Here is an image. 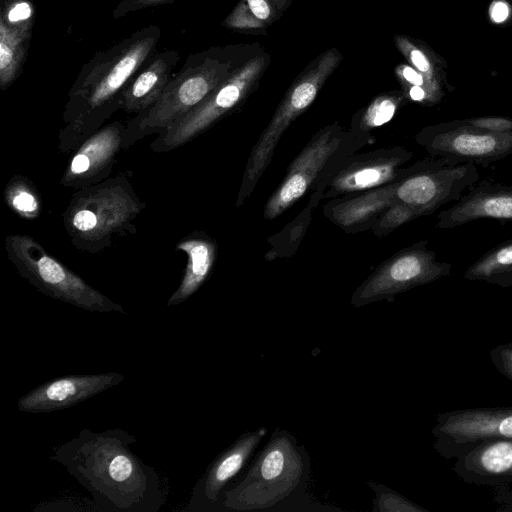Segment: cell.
Returning <instances> with one entry per match:
<instances>
[{"instance_id": "obj_29", "label": "cell", "mask_w": 512, "mask_h": 512, "mask_svg": "<svg viewBox=\"0 0 512 512\" xmlns=\"http://www.w3.org/2000/svg\"><path fill=\"white\" fill-rule=\"evenodd\" d=\"M35 7L31 0H1L0 22L12 28L33 30Z\"/></svg>"}, {"instance_id": "obj_16", "label": "cell", "mask_w": 512, "mask_h": 512, "mask_svg": "<svg viewBox=\"0 0 512 512\" xmlns=\"http://www.w3.org/2000/svg\"><path fill=\"white\" fill-rule=\"evenodd\" d=\"M124 375L109 372L92 375H67L32 389L17 402L26 413H48L69 408L120 384Z\"/></svg>"}, {"instance_id": "obj_14", "label": "cell", "mask_w": 512, "mask_h": 512, "mask_svg": "<svg viewBox=\"0 0 512 512\" xmlns=\"http://www.w3.org/2000/svg\"><path fill=\"white\" fill-rule=\"evenodd\" d=\"M326 81L325 75L316 69L309 70L287 92L270 122L252 147L236 204L241 206L253 192L256 184L271 163L277 145L289 127L315 100Z\"/></svg>"}, {"instance_id": "obj_38", "label": "cell", "mask_w": 512, "mask_h": 512, "mask_svg": "<svg viewBox=\"0 0 512 512\" xmlns=\"http://www.w3.org/2000/svg\"><path fill=\"white\" fill-rule=\"evenodd\" d=\"M501 505L497 509L498 511H505V512H512V499L508 501H502L500 502Z\"/></svg>"}, {"instance_id": "obj_24", "label": "cell", "mask_w": 512, "mask_h": 512, "mask_svg": "<svg viewBox=\"0 0 512 512\" xmlns=\"http://www.w3.org/2000/svg\"><path fill=\"white\" fill-rule=\"evenodd\" d=\"M464 278L503 288L512 286V237L494 246L464 272Z\"/></svg>"}, {"instance_id": "obj_30", "label": "cell", "mask_w": 512, "mask_h": 512, "mask_svg": "<svg viewBox=\"0 0 512 512\" xmlns=\"http://www.w3.org/2000/svg\"><path fill=\"white\" fill-rule=\"evenodd\" d=\"M396 43L399 49L409 59V61L422 73L434 91L438 94V88L432 82L431 65L426 55L417 47L412 45L407 39L402 37L396 38Z\"/></svg>"}, {"instance_id": "obj_10", "label": "cell", "mask_w": 512, "mask_h": 512, "mask_svg": "<svg viewBox=\"0 0 512 512\" xmlns=\"http://www.w3.org/2000/svg\"><path fill=\"white\" fill-rule=\"evenodd\" d=\"M427 241L406 247L379 265L353 292L351 305L362 307L450 275L452 265L439 261Z\"/></svg>"}, {"instance_id": "obj_1", "label": "cell", "mask_w": 512, "mask_h": 512, "mask_svg": "<svg viewBox=\"0 0 512 512\" xmlns=\"http://www.w3.org/2000/svg\"><path fill=\"white\" fill-rule=\"evenodd\" d=\"M136 441L123 429H83L55 446L49 458L90 492L96 511L158 512L167 499L168 484L132 452L130 445Z\"/></svg>"}, {"instance_id": "obj_8", "label": "cell", "mask_w": 512, "mask_h": 512, "mask_svg": "<svg viewBox=\"0 0 512 512\" xmlns=\"http://www.w3.org/2000/svg\"><path fill=\"white\" fill-rule=\"evenodd\" d=\"M413 154L405 147L380 148L346 156L332 163L313 187L307 208L322 199L337 198L391 184L403 174Z\"/></svg>"}, {"instance_id": "obj_6", "label": "cell", "mask_w": 512, "mask_h": 512, "mask_svg": "<svg viewBox=\"0 0 512 512\" xmlns=\"http://www.w3.org/2000/svg\"><path fill=\"white\" fill-rule=\"evenodd\" d=\"M5 250L18 273L46 296L90 312L126 314L120 304L89 285L31 236L8 235Z\"/></svg>"}, {"instance_id": "obj_32", "label": "cell", "mask_w": 512, "mask_h": 512, "mask_svg": "<svg viewBox=\"0 0 512 512\" xmlns=\"http://www.w3.org/2000/svg\"><path fill=\"white\" fill-rule=\"evenodd\" d=\"M489 356L496 369L512 381V342L494 347Z\"/></svg>"}, {"instance_id": "obj_34", "label": "cell", "mask_w": 512, "mask_h": 512, "mask_svg": "<svg viewBox=\"0 0 512 512\" xmlns=\"http://www.w3.org/2000/svg\"><path fill=\"white\" fill-rule=\"evenodd\" d=\"M396 72L403 80H405L406 83L410 85V87L418 86L423 88L428 95L429 101L433 103L435 100H437V93L434 91L422 73L407 65L399 66Z\"/></svg>"}, {"instance_id": "obj_5", "label": "cell", "mask_w": 512, "mask_h": 512, "mask_svg": "<svg viewBox=\"0 0 512 512\" xmlns=\"http://www.w3.org/2000/svg\"><path fill=\"white\" fill-rule=\"evenodd\" d=\"M304 468V456L294 436L276 429L243 480L225 492L222 505L236 511L270 508L298 487Z\"/></svg>"}, {"instance_id": "obj_17", "label": "cell", "mask_w": 512, "mask_h": 512, "mask_svg": "<svg viewBox=\"0 0 512 512\" xmlns=\"http://www.w3.org/2000/svg\"><path fill=\"white\" fill-rule=\"evenodd\" d=\"M266 434V427L244 433L229 448L220 453L195 484L184 511L212 510L218 504L221 491L243 468Z\"/></svg>"}, {"instance_id": "obj_20", "label": "cell", "mask_w": 512, "mask_h": 512, "mask_svg": "<svg viewBox=\"0 0 512 512\" xmlns=\"http://www.w3.org/2000/svg\"><path fill=\"white\" fill-rule=\"evenodd\" d=\"M179 60L176 49L153 53L125 87L120 109L136 116L152 107L171 80Z\"/></svg>"}, {"instance_id": "obj_19", "label": "cell", "mask_w": 512, "mask_h": 512, "mask_svg": "<svg viewBox=\"0 0 512 512\" xmlns=\"http://www.w3.org/2000/svg\"><path fill=\"white\" fill-rule=\"evenodd\" d=\"M452 469L469 484L497 488L512 483V438L474 447L456 458Z\"/></svg>"}, {"instance_id": "obj_2", "label": "cell", "mask_w": 512, "mask_h": 512, "mask_svg": "<svg viewBox=\"0 0 512 512\" xmlns=\"http://www.w3.org/2000/svg\"><path fill=\"white\" fill-rule=\"evenodd\" d=\"M160 26L150 24L94 54L72 84L62 113L57 147L74 152L120 109L122 93L156 51Z\"/></svg>"}, {"instance_id": "obj_33", "label": "cell", "mask_w": 512, "mask_h": 512, "mask_svg": "<svg viewBox=\"0 0 512 512\" xmlns=\"http://www.w3.org/2000/svg\"><path fill=\"white\" fill-rule=\"evenodd\" d=\"M175 1L176 0H121L112 11V17L114 19H120L142 9L170 4Z\"/></svg>"}, {"instance_id": "obj_11", "label": "cell", "mask_w": 512, "mask_h": 512, "mask_svg": "<svg viewBox=\"0 0 512 512\" xmlns=\"http://www.w3.org/2000/svg\"><path fill=\"white\" fill-rule=\"evenodd\" d=\"M265 66L257 57L234 70L191 113L150 145L154 152H169L192 141L235 108L254 86Z\"/></svg>"}, {"instance_id": "obj_22", "label": "cell", "mask_w": 512, "mask_h": 512, "mask_svg": "<svg viewBox=\"0 0 512 512\" xmlns=\"http://www.w3.org/2000/svg\"><path fill=\"white\" fill-rule=\"evenodd\" d=\"M176 250L187 255V265L178 288L167 301V306H176L195 294L208 279L217 256V244L209 235L194 231L183 237Z\"/></svg>"}, {"instance_id": "obj_9", "label": "cell", "mask_w": 512, "mask_h": 512, "mask_svg": "<svg viewBox=\"0 0 512 512\" xmlns=\"http://www.w3.org/2000/svg\"><path fill=\"white\" fill-rule=\"evenodd\" d=\"M479 180L474 163L455 164L442 157L430 156L408 165L394 182L395 202L420 209L425 215L457 201Z\"/></svg>"}, {"instance_id": "obj_23", "label": "cell", "mask_w": 512, "mask_h": 512, "mask_svg": "<svg viewBox=\"0 0 512 512\" xmlns=\"http://www.w3.org/2000/svg\"><path fill=\"white\" fill-rule=\"evenodd\" d=\"M32 36L31 30L0 22V87L8 89L21 74Z\"/></svg>"}, {"instance_id": "obj_7", "label": "cell", "mask_w": 512, "mask_h": 512, "mask_svg": "<svg viewBox=\"0 0 512 512\" xmlns=\"http://www.w3.org/2000/svg\"><path fill=\"white\" fill-rule=\"evenodd\" d=\"M361 145L339 124L317 131L290 163L282 182L266 202L264 218L280 216L314 187L333 162L354 154Z\"/></svg>"}, {"instance_id": "obj_37", "label": "cell", "mask_w": 512, "mask_h": 512, "mask_svg": "<svg viewBox=\"0 0 512 512\" xmlns=\"http://www.w3.org/2000/svg\"><path fill=\"white\" fill-rule=\"evenodd\" d=\"M489 13L493 22H504L509 16V6L503 1H494L490 6Z\"/></svg>"}, {"instance_id": "obj_3", "label": "cell", "mask_w": 512, "mask_h": 512, "mask_svg": "<svg viewBox=\"0 0 512 512\" xmlns=\"http://www.w3.org/2000/svg\"><path fill=\"white\" fill-rule=\"evenodd\" d=\"M144 208L130 171H125L77 189L63 212V224L75 248L99 253L110 247L115 237L134 234L133 221Z\"/></svg>"}, {"instance_id": "obj_25", "label": "cell", "mask_w": 512, "mask_h": 512, "mask_svg": "<svg viewBox=\"0 0 512 512\" xmlns=\"http://www.w3.org/2000/svg\"><path fill=\"white\" fill-rule=\"evenodd\" d=\"M7 206L26 220L36 219L42 211V201L34 184L24 176L15 175L5 186Z\"/></svg>"}, {"instance_id": "obj_28", "label": "cell", "mask_w": 512, "mask_h": 512, "mask_svg": "<svg viewBox=\"0 0 512 512\" xmlns=\"http://www.w3.org/2000/svg\"><path fill=\"white\" fill-rule=\"evenodd\" d=\"M421 216H425V213L420 209L401 202H394L375 220L371 231L377 237H384Z\"/></svg>"}, {"instance_id": "obj_36", "label": "cell", "mask_w": 512, "mask_h": 512, "mask_svg": "<svg viewBox=\"0 0 512 512\" xmlns=\"http://www.w3.org/2000/svg\"><path fill=\"white\" fill-rule=\"evenodd\" d=\"M245 4L252 15L261 22L267 20L271 15V9L266 0H246Z\"/></svg>"}, {"instance_id": "obj_15", "label": "cell", "mask_w": 512, "mask_h": 512, "mask_svg": "<svg viewBox=\"0 0 512 512\" xmlns=\"http://www.w3.org/2000/svg\"><path fill=\"white\" fill-rule=\"evenodd\" d=\"M125 129L126 123L116 120L89 136L73 152L60 184L77 190L107 179L123 150Z\"/></svg>"}, {"instance_id": "obj_27", "label": "cell", "mask_w": 512, "mask_h": 512, "mask_svg": "<svg viewBox=\"0 0 512 512\" xmlns=\"http://www.w3.org/2000/svg\"><path fill=\"white\" fill-rule=\"evenodd\" d=\"M366 485L375 492L373 512H430L390 487L372 480Z\"/></svg>"}, {"instance_id": "obj_21", "label": "cell", "mask_w": 512, "mask_h": 512, "mask_svg": "<svg viewBox=\"0 0 512 512\" xmlns=\"http://www.w3.org/2000/svg\"><path fill=\"white\" fill-rule=\"evenodd\" d=\"M395 202L394 182L374 189L333 198L324 216L349 233L371 229L375 220Z\"/></svg>"}, {"instance_id": "obj_4", "label": "cell", "mask_w": 512, "mask_h": 512, "mask_svg": "<svg viewBox=\"0 0 512 512\" xmlns=\"http://www.w3.org/2000/svg\"><path fill=\"white\" fill-rule=\"evenodd\" d=\"M232 72V61L223 49L212 48L189 55L157 102L127 121L123 150L145 137L169 131Z\"/></svg>"}, {"instance_id": "obj_13", "label": "cell", "mask_w": 512, "mask_h": 512, "mask_svg": "<svg viewBox=\"0 0 512 512\" xmlns=\"http://www.w3.org/2000/svg\"><path fill=\"white\" fill-rule=\"evenodd\" d=\"M433 447L445 459H456L489 441L512 438V406L457 409L436 415Z\"/></svg>"}, {"instance_id": "obj_26", "label": "cell", "mask_w": 512, "mask_h": 512, "mask_svg": "<svg viewBox=\"0 0 512 512\" xmlns=\"http://www.w3.org/2000/svg\"><path fill=\"white\" fill-rule=\"evenodd\" d=\"M401 98L395 95H381L374 99L353 123L350 133L361 144H365V136L374 129L389 122L395 115Z\"/></svg>"}, {"instance_id": "obj_35", "label": "cell", "mask_w": 512, "mask_h": 512, "mask_svg": "<svg viewBox=\"0 0 512 512\" xmlns=\"http://www.w3.org/2000/svg\"><path fill=\"white\" fill-rule=\"evenodd\" d=\"M225 25L232 28H254L260 27L262 22L255 18L245 3L239 4L226 19Z\"/></svg>"}, {"instance_id": "obj_18", "label": "cell", "mask_w": 512, "mask_h": 512, "mask_svg": "<svg viewBox=\"0 0 512 512\" xmlns=\"http://www.w3.org/2000/svg\"><path fill=\"white\" fill-rule=\"evenodd\" d=\"M481 219L512 221V185L478 180L452 206L439 212L437 227L452 229Z\"/></svg>"}, {"instance_id": "obj_12", "label": "cell", "mask_w": 512, "mask_h": 512, "mask_svg": "<svg viewBox=\"0 0 512 512\" xmlns=\"http://www.w3.org/2000/svg\"><path fill=\"white\" fill-rule=\"evenodd\" d=\"M415 140L430 156L455 164L486 166L512 154V132L492 133L470 125L465 119L426 126Z\"/></svg>"}, {"instance_id": "obj_31", "label": "cell", "mask_w": 512, "mask_h": 512, "mask_svg": "<svg viewBox=\"0 0 512 512\" xmlns=\"http://www.w3.org/2000/svg\"><path fill=\"white\" fill-rule=\"evenodd\" d=\"M470 125L492 133L512 132V119L498 116H480L465 119Z\"/></svg>"}]
</instances>
